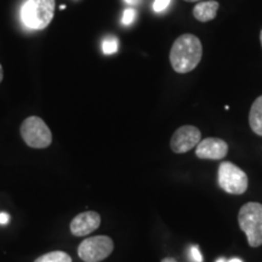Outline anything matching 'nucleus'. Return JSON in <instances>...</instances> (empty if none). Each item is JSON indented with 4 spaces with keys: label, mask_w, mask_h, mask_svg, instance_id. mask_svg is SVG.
I'll return each mask as SVG.
<instances>
[{
    "label": "nucleus",
    "mask_w": 262,
    "mask_h": 262,
    "mask_svg": "<svg viewBox=\"0 0 262 262\" xmlns=\"http://www.w3.org/2000/svg\"><path fill=\"white\" fill-rule=\"evenodd\" d=\"M203 57V45L198 37L182 34L173 41L170 50V63L172 70L185 74L192 72Z\"/></svg>",
    "instance_id": "1"
},
{
    "label": "nucleus",
    "mask_w": 262,
    "mask_h": 262,
    "mask_svg": "<svg viewBox=\"0 0 262 262\" xmlns=\"http://www.w3.org/2000/svg\"><path fill=\"white\" fill-rule=\"evenodd\" d=\"M238 224L251 248L262 245V204L250 202L242 206L238 214Z\"/></svg>",
    "instance_id": "2"
},
{
    "label": "nucleus",
    "mask_w": 262,
    "mask_h": 262,
    "mask_svg": "<svg viewBox=\"0 0 262 262\" xmlns=\"http://www.w3.org/2000/svg\"><path fill=\"white\" fill-rule=\"evenodd\" d=\"M55 0H27L21 10L24 24L31 29H44L55 14Z\"/></svg>",
    "instance_id": "3"
},
{
    "label": "nucleus",
    "mask_w": 262,
    "mask_h": 262,
    "mask_svg": "<svg viewBox=\"0 0 262 262\" xmlns=\"http://www.w3.org/2000/svg\"><path fill=\"white\" fill-rule=\"evenodd\" d=\"M21 136L32 148H48L52 142V134L47 123L39 117H28L21 125Z\"/></svg>",
    "instance_id": "4"
},
{
    "label": "nucleus",
    "mask_w": 262,
    "mask_h": 262,
    "mask_svg": "<svg viewBox=\"0 0 262 262\" xmlns=\"http://www.w3.org/2000/svg\"><path fill=\"white\" fill-rule=\"evenodd\" d=\"M219 186L229 194H243L247 192L248 175L231 162H222L217 171Z\"/></svg>",
    "instance_id": "5"
},
{
    "label": "nucleus",
    "mask_w": 262,
    "mask_h": 262,
    "mask_svg": "<svg viewBox=\"0 0 262 262\" xmlns=\"http://www.w3.org/2000/svg\"><path fill=\"white\" fill-rule=\"evenodd\" d=\"M114 243L107 235L86 238L78 247V255L84 262H101L113 253Z\"/></svg>",
    "instance_id": "6"
},
{
    "label": "nucleus",
    "mask_w": 262,
    "mask_h": 262,
    "mask_svg": "<svg viewBox=\"0 0 262 262\" xmlns=\"http://www.w3.org/2000/svg\"><path fill=\"white\" fill-rule=\"evenodd\" d=\"M202 141V133L196 126L183 125L172 134L170 141V148L176 155L189 152L198 146Z\"/></svg>",
    "instance_id": "7"
},
{
    "label": "nucleus",
    "mask_w": 262,
    "mask_h": 262,
    "mask_svg": "<svg viewBox=\"0 0 262 262\" xmlns=\"http://www.w3.org/2000/svg\"><path fill=\"white\" fill-rule=\"evenodd\" d=\"M228 153L227 142L217 137H208L202 140L195 147V156L199 159L221 160Z\"/></svg>",
    "instance_id": "8"
},
{
    "label": "nucleus",
    "mask_w": 262,
    "mask_h": 262,
    "mask_svg": "<svg viewBox=\"0 0 262 262\" xmlns=\"http://www.w3.org/2000/svg\"><path fill=\"white\" fill-rule=\"evenodd\" d=\"M101 216L96 211H85L77 215L72 220L70 225V229L72 234L75 237H84L93 233L94 231L100 227Z\"/></svg>",
    "instance_id": "9"
},
{
    "label": "nucleus",
    "mask_w": 262,
    "mask_h": 262,
    "mask_svg": "<svg viewBox=\"0 0 262 262\" xmlns=\"http://www.w3.org/2000/svg\"><path fill=\"white\" fill-rule=\"evenodd\" d=\"M219 4L215 0H208V2L198 3L193 9V16L199 22H209L212 21L217 15Z\"/></svg>",
    "instance_id": "10"
},
{
    "label": "nucleus",
    "mask_w": 262,
    "mask_h": 262,
    "mask_svg": "<svg viewBox=\"0 0 262 262\" xmlns=\"http://www.w3.org/2000/svg\"><path fill=\"white\" fill-rule=\"evenodd\" d=\"M249 125L258 136H262V95L254 101L249 112Z\"/></svg>",
    "instance_id": "11"
},
{
    "label": "nucleus",
    "mask_w": 262,
    "mask_h": 262,
    "mask_svg": "<svg viewBox=\"0 0 262 262\" xmlns=\"http://www.w3.org/2000/svg\"><path fill=\"white\" fill-rule=\"evenodd\" d=\"M34 262H72V257L64 251L57 250L41 255Z\"/></svg>",
    "instance_id": "12"
},
{
    "label": "nucleus",
    "mask_w": 262,
    "mask_h": 262,
    "mask_svg": "<svg viewBox=\"0 0 262 262\" xmlns=\"http://www.w3.org/2000/svg\"><path fill=\"white\" fill-rule=\"evenodd\" d=\"M102 50L106 55H112L118 50V39L116 37H108L102 42Z\"/></svg>",
    "instance_id": "13"
},
{
    "label": "nucleus",
    "mask_w": 262,
    "mask_h": 262,
    "mask_svg": "<svg viewBox=\"0 0 262 262\" xmlns=\"http://www.w3.org/2000/svg\"><path fill=\"white\" fill-rule=\"evenodd\" d=\"M135 17H136L135 10H134V9H126L125 11H124V14H123V19H122L123 25H125V26L133 25V22L135 21Z\"/></svg>",
    "instance_id": "14"
},
{
    "label": "nucleus",
    "mask_w": 262,
    "mask_h": 262,
    "mask_svg": "<svg viewBox=\"0 0 262 262\" xmlns=\"http://www.w3.org/2000/svg\"><path fill=\"white\" fill-rule=\"evenodd\" d=\"M170 2H171V0H156L155 4H153V10H155L156 12H162L168 8Z\"/></svg>",
    "instance_id": "15"
},
{
    "label": "nucleus",
    "mask_w": 262,
    "mask_h": 262,
    "mask_svg": "<svg viewBox=\"0 0 262 262\" xmlns=\"http://www.w3.org/2000/svg\"><path fill=\"white\" fill-rule=\"evenodd\" d=\"M191 255H192V258L195 262H202L203 261V256H202L201 251H199L198 247H193L191 249Z\"/></svg>",
    "instance_id": "16"
},
{
    "label": "nucleus",
    "mask_w": 262,
    "mask_h": 262,
    "mask_svg": "<svg viewBox=\"0 0 262 262\" xmlns=\"http://www.w3.org/2000/svg\"><path fill=\"white\" fill-rule=\"evenodd\" d=\"M10 221V216L6 212H0V225H6Z\"/></svg>",
    "instance_id": "17"
},
{
    "label": "nucleus",
    "mask_w": 262,
    "mask_h": 262,
    "mask_svg": "<svg viewBox=\"0 0 262 262\" xmlns=\"http://www.w3.org/2000/svg\"><path fill=\"white\" fill-rule=\"evenodd\" d=\"M124 2L126 3V4H129V5H137V4H140L141 2H142V0H124Z\"/></svg>",
    "instance_id": "18"
},
{
    "label": "nucleus",
    "mask_w": 262,
    "mask_h": 262,
    "mask_svg": "<svg viewBox=\"0 0 262 262\" xmlns=\"http://www.w3.org/2000/svg\"><path fill=\"white\" fill-rule=\"evenodd\" d=\"M162 262H179V261L175 260L173 257H165V258H163Z\"/></svg>",
    "instance_id": "19"
},
{
    "label": "nucleus",
    "mask_w": 262,
    "mask_h": 262,
    "mask_svg": "<svg viewBox=\"0 0 262 262\" xmlns=\"http://www.w3.org/2000/svg\"><path fill=\"white\" fill-rule=\"evenodd\" d=\"M3 78H4V72H3V67L2 64H0V83L3 81Z\"/></svg>",
    "instance_id": "20"
},
{
    "label": "nucleus",
    "mask_w": 262,
    "mask_h": 262,
    "mask_svg": "<svg viewBox=\"0 0 262 262\" xmlns=\"http://www.w3.org/2000/svg\"><path fill=\"white\" fill-rule=\"evenodd\" d=\"M227 262H243L242 260H239V258H232V260H229Z\"/></svg>",
    "instance_id": "21"
},
{
    "label": "nucleus",
    "mask_w": 262,
    "mask_h": 262,
    "mask_svg": "<svg viewBox=\"0 0 262 262\" xmlns=\"http://www.w3.org/2000/svg\"><path fill=\"white\" fill-rule=\"evenodd\" d=\"M216 262H227V261H226L225 257H221V258H219V260L216 261Z\"/></svg>",
    "instance_id": "22"
},
{
    "label": "nucleus",
    "mask_w": 262,
    "mask_h": 262,
    "mask_svg": "<svg viewBox=\"0 0 262 262\" xmlns=\"http://www.w3.org/2000/svg\"><path fill=\"white\" fill-rule=\"evenodd\" d=\"M185 2H188V3H194V2H201V0H185Z\"/></svg>",
    "instance_id": "23"
},
{
    "label": "nucleus",
    "mask_w": 262,
    "mask_h": 262,
    "mask_svg": "<svg viewBox=\"0 0 262 262\" xmlns=\"http://www.w3.org/2000/svg\"><path fill=\"white\" fill-rule=\"evenodd\" d=\"M260 41H261V47H262V31L260 33Z\"/></svg>",
    "instance_id": "24"
},
{
    "label": "nucleus",
    "mask_w": 262,
    "mask_h": 262,
    "mask_svg": "<svg viewBox=\"0 0 262 262\" xmlns=\"http://www.w3.org/2000/svg\"><path fill=\"white\" fill-rule=\"evenodd\" d=\"M60 9H61V10H63V9H66V6H64V5H61V6H60Z\"/></svg>",
    "instance_id": "25"
}]
</instances>
